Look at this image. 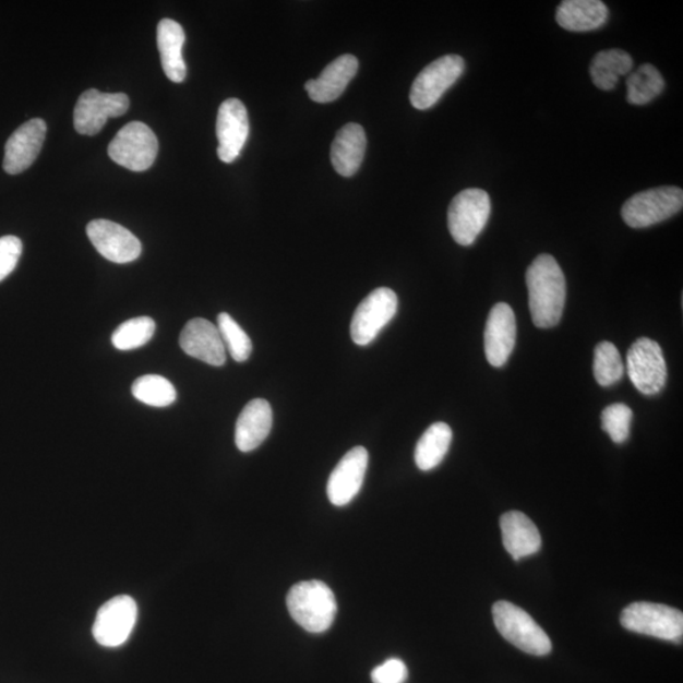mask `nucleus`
Listing matches in <instances>:
<instances>
[{"label": "nucleus", "mask_w": 683, "mask_h": 683, "mask_svg": "<svg viewBox=\"0 0 683 683\" xmlns=\"http://www.w3.org/2000/svg\"><path fill=\"white\" fill-rule=\"evenodd\" d=\"M531 320L536 327L553 328L561 321L566 304V279L558 260L538 256L527 269Z\"/></svg>", "instance_id": "nucleus-1"}, {"label": "nucleus", "mask_w": 683, "mask_h": 683, "mask_svg": "<svg viewBox=\"0 0 683 683\" xmlns=\"http://www.w3.org/2000/svg\"><path fill=\"white\" fill-rule=\"evenodd\" d=\"M286 606L293 621L314 634L328 631L337 615L335 594L317 579L293 585L286 597Z\"/></svg>", "instance_id": "nucleus-2"}, {"label": "nucleus", "mask_w": 683, "mask_h": 683, "mask_svg": "<svg viewBox=\"0 0 683 683\" xmlns=\"http://www.w3.org/2000/svg\"><path fill=\"white\" fill-rule=\"evenodd\" d=\"M496 630L516 648L531 656L551 654L552 642L527 611L510 601H498L492 607Z\"/></svg>", "instance_id": "nucleus-3"}, {"label": "nucleus", "mask_w": 683, "mask_h": 683, "mask_svg": "<svg viewBox=\"0 0 683 683\" xmlns=\"http://www.w3.org/2000/svg\"><path fill=\"white\" fill-rule=\"evenodd\" d=\"M621 623L626 631L674 643L682 642V611L662 606V603H631L623 610Z\"/></svg>", "instance_id": "nucleus-4"}, {"label": "nucleus", "mask_w": 683, "mask_h": 683, "mask_svg": "<svg viewBox=\"0 0 683 683\" xmlns=\"http://www.w3.org/2000/svg\"><path fill=\"white\" fill-rule=\"evenodd\" d=\"M682 205V189L678 187L654 188L627 200L622 208V217L632 228H648L680 213Z\"/></svg>", "instance_id": "nucleus-5"}, {"label": "nucleus", "mask_w": 683, "mask_h": 683, "mask_svg": "<svg viewBox=\"0 0 683 683\" xmlns=\"http://www.w3.org/2000/svg\"><path fill=\"white\" fill-rule=\"evenodd\" d=\"M491 213L490 196L481 189H466L448 208V229L460 245H471L487 227Z\"/></svg>", "instance_id": "nucleus-6"}, {"label": "nucleus", "mask_w": 683, "mask_h": 683, "mask_svg": "<svg viewBox=\"0 0 683 683\" xmlns=\"http://www.w3.org/2000/svg\"><path fill=\"white\" fill-rule=\"evenodd\" d=\"M109 157L131 171H146L154 165L158 154L156 134L142 122H131L117 133L109 143Z\"/></svg>", "instance_id": "nucleus-7"}, {"label": "nucleus", "mask_w": 683, "mask_h": 683, "mask_svg": "<svg viewBox=\"0 0 683 683\" xmlns=\"http://www.w3.org/2000/svg\"><path fill=\"white\" fill-rule=\"evenodd\" d=\"M465 71V61L458 55H446L429 63L410 91L411 106L419 110L432 108Z\"/></svg>", "instance_id": "nucleus-8"}, {"label": "nucleus", "mask_w": 683, "mask_h": 683, "mask_svg": "<svg viewBox=\"0 0 683 683\" xmlns=\"http://www.w3.org/2000/svg\"><path fill=\"white\" fill-rule=\"evenodd\" d=\"M627 375L643 395L662 392L667 381V364L661 346L656 340L639 338L626 355Z\"/></svg>", "instance_id": "nucleus-9"}, {"label": "nucleus", "mask_w": 683, "mask_h": 683, "mask_svg": "<svg viewBox=\"0 0 683 683\" xmlns=\"http://www.w3.org/2000/svg\"><path fill=\"white\" fill-rule=\"evenodd\" d=\"M398 312V296L388 288L373 290L357 307L351 322V337L356 345L368 346L393 321Z\"/></svg>", "instance_id": "nucleus-10"}, {"label": "nucleus", "mask_w": 683, "mask_h": 683, "mask_svg": "<svg viewBox=\"0 0 683 683\" xmlns=\"http://www.w3.org/2000/svg\"><path fill=\"white\" fill-rule=\"evenodd\" d=\"M139 608L127 595L116 597L103 606L95 618L93 637L103 647L116 648L124 645L136 625Z\"/></svg>", "instance_id": "nucleus-11"}, {"label": "nucleus", "mask_w": 683, "mask_h": 683, "mask_svg": "<svg viewBox=\"0 0 683 683\" xmlns=\"http://www.w3.org/2000/svg\"><path fill=\"white\" fill-rule=\"evenodd\" d=\"M130 99L123 93L109 94L97 89L86 91L79 98L74 110V127L84 136H95L108 118H117L127 113Z\"/></svg>", "instance_id": "nucleus-12"}, {"label": "nucleus", "mask_w": 683, "mask_h": 683, "mask_svg": "<svg viewBox=\"0 0 683 683\" xmlns=\"http://www.w3.org/2000/svg\"><path fill=\"white\" fill-rule=\"evenodd\" d=\"M86 235L95 250L116 264H129L141 256L142 245L139 238L115 221L93 220L86 227Z\"/></svg>", "instance_id": "nucleus-13"}, {"label": "nucleus", "mask_w": 683, "mask_h": 683, "mask_svg": "<svg viewBox=\"0 0 683 683\" xmlns=\"http://www.w3.org/2000/svg\"><path fill=\"white\" fill-rule=\"evenodd\" d=\"M250 121L248 109L240 99L230 98L221 103L217 117L218 157L232 164L241 155L249 140Z\"/></svg>", "instance_id": "nucleus-14"}, {"label": "nucleus", "mask_w": 683, "mask_h": 683, "mask_svg": "<svg viewBox=\"0 0 683 683\" xmlns=\"http://www.w3.org/2000/svg\"><path fill=\"white\" fill-rule=\"evenodd\" d=\"M369 466V452L364 447L348 451L332 471L327 484L329 502L345 506L352 502L362 489Z\"/></svg>", "instance_id": "nucleus-15"}, {"label": "nucleus", "mask_w": 683, "mask_h": 683, "mask_svg": "<svg viewBox=\"0 0 683 683\" xmlns=\"http://www.w3.org/2000/svg\"><path fill=\"white\" fill-rule=\"evenodd\" d=\"M179 344L187 355L212 367L219 368L226 363L227 349L218 327L203 317H194L185 324Z\"/></svg>", "instance_id": "nucleus-16"}, {"label": "nucleus", "mask_w": 683, "mask_h": 683, "mask_svg": "<svg viewBox=\"0 0 683 683\" xmlns=\"http://www.w3.org/2000/svg\"><path fill=\"white\" fill-rule=\"evenodd\" d=\"M47 125L44 119H31L22 124L5 143L3 169L7 173L19 175L36 161L46 139Z\"/></svg>", "instance_id": "nucleus-17"}, {"label": "nucleus", "mask_w": 683, "mask_h": 683, "mask_svg": "<svg viewBox=\"0 0 683 683\" xmlns=\"http://www.w3.org/2000/svg\"><path fill=\"white\" fill-rule=\"evenodd\" d=\"M484 355L491 367L502 368L510 360L516 340V321L510 304L491 309L484 327Z\"/></svg>", "instance_id": "nucleus-18"}, {"label": "nucleus", "mask_w": 683, "mask_h": 683, "mask_svg": "<svg viewBox=\"0 0 683 683\" xmlns=\"http://www.w3.org/2000/svg\"><path fill=\"white\" fill-rule=\"evenodd\" d=\"M359 71V60L354 55H342L322 71L320 77L309 81L305 91L315 103L335 101L346 91Z\"/></svg>", "instance_id": "nucleus-19"}, {"label": "nucleus", "mask_w": 683, "mask_h": 683, "mask_svg": "<svg viewBox=\"0 0 683 683\" xmlns=\"http://www.w3.org/2000/svg\"><path fill=\"white\" fill-rule=\"evenodd\" d=\"M273 429L272 405L265 399L251 400L237 419L236 446L244 454L265 442Z\"/></svg>", "instance_id": "nucleus-20"}, {"label": "nucleus", "mask_w": 683, "mask_h": 683, "mask_svg": "<svg viewBox=\"0 0 683 683\" xmlns=\"http://www.w3.org/2000/svg\"><path fill=\"white\" fill-rule=\"evenodd\" d=\"M368 140L362 127L348 123L337 132L332 143L331 161L340 177L351 178L359 171Z\"/></svg>", "instance_id": "nucleus-21"}, {"label": "nucleus", "mask_w": 683, "mask_h": 683, "mask_svg": "<svg viewBox=\"0 0 683 683\" xmlns=\"http://www.w3.org/2000/svg\"><path fill=\"white\" fill-rule=\"evenodd\" d=\"M500 528L505 550L513 555L514 561L528 558L541 550V534L526 514L520 512L504 514L500 518Z\"/></svg>", "instance_id": "nucleus-22"}, {"label": "nucleus", "mask_w": 683, "mask_h": 683, "mask_svg": "<svg viewBox=\"0 0 683 683\" xmlns=\"http://www.w3.org/2000/svg\"><path fill=\"white\" fill-rule=\"evenodd\" d=\"M185 32L178 22L165 19L157 26V46L161 55L164 73L173 83H182L187 77V65L182 59Z\"/></svg>", "instance_id": "nucleus-23"}, {"label": "nucleus", "mask_w": 683, "mask_h": 683, "mask_svg": "<svg viewBox=\"0 0 683 683\" xmlns=\"http://www.w3.org/2000/svg\"><path fill=\"white\" fill-rule=\"evenodd\" d=\"M609 10L600 0H565L558 8L555 21L571 32L594 31L606 25Z\"/></svg>", "instance_id": "nucleus-24"}, {"label": "nucleus", "mask_w": 683, "mask_h": 683, "mask_svg": "<svg viewBox=\"0 0 683 683\" xmlns=\"http://www.w3.org/2000/svg\"><path fill=\"white\" fill-rule=\"evenodd\" d=\"M452 429L446 423H434L420 436L416 447V464L419 470L431 471L439 466L451 446Z\"/></svg>", "instance_id": "nucleus-25"}, {"label": "nucleus", "mask_w": 683, "mask_h": 683, "mask_svg": "<svg viewBox=\"0 0 683 683\" xmlns=\"http://www.w3.org/2000/svg\"><path fill=\"white\" fill-rule=\"evenodd\" d=\"M633 69L630 53L611 49L601 51L594 58L590 67L592 83L601 91H613L619 77L627 75Z\"/></svg>", "instance_id": "nucleus-26"}, {"label": "nucleus", "mask_w": 683, "mask_h": 683, "mask_svg": "<svg viewBox=\"0 0 683 683\" xmlns=\"http://www.w3.org/2000/svg\"><path fill=\"white\" fill-rule=\"evenodd\" d=\"M664 79L650 63H643L626 79V100L633 106H646L664 89Z\"/></svg>", "instance_id": "nucleus-27"}, {"label": "nucleus", "mask_w": 683, "mask_h": 683, "mask_svg": "<svg viewBox=\"0 0 683 683\" xmlns=\"http://www.w3.org/2000/svg\"><path fill=\"white\" fill-rule=\"evenodd\" d=\"M134 398L149 407L166 408L178 398L177 388L160 375L139 378L132 385Z\"/></svg>", "instance_id": "nucleus-28"}, {"label": "nucleus", "mask_w": 683, "mask_h": 683, "mask_svg": "<svg viewBox=\"0 0 683 683\" xmlns=\"http://www.w3.org/2000/svg\"><path fill=\"white\" fill-rule=\"evenodd\" d=\"M155 332L156 323L153 317H133L115 331L112 344L119 351H132V349L147 345Z\"/></svg>", "instance_id": "nucleus-29"}, {"label": "nucleus", "mask_w": 683, "mask_h": 683, "mask_svg": "<svg viewBox=\"0 0 683 683\" xmlns=\"http://www.w3.org/2000/svg\"><path fill=\"white\" fill-rule=\"evenodd\" d=\"M624 363L615 345L611 342H601L595 348L594 376L601 386H611L622 380Z\"/></svg>", "instance_id": "nucleus-30"}, {"label": "nucleus", "mask_w": 683, "mask_h": 683, "mask_svg": "<svg viewBox=\"0 0 683 683\" xmlns=\"http://www.w3.org/2000/svg\"><path fill=\"white\" fill-rule=\"evenodd\" d=\"M218 331L227 351L236 362L248 361L252 354V340L241 325L228 313L218 315Z\"/></svg>", "instance_id": "nucleus-31"}, {"label": "nucleus", "mask_w": 683, "mask_h": 683, "mask_svg": "<svg viewBox=\"0 0 683 683\" xmlns=\"http://www.w3.org/2000/svg\"><path fill=\"white\" fill-rule=\"evenodd\" d=\"M633 411L625 404L609 405L602 410L601 427L616 444L630 439Z\"/></svg>", "instance_id": "nucleus-32"}, {"label": "nucleus", "mask_w": 683, "mask_h": 683, "mask_svg": "<svg viewBox=\"0 0 683 683\" xmlns=\"http://www.w3.org/2000/svg\"><path fill=\"white\" fill-rule=\"evenodd\" d=\"M23 244L19 237L0 238V283L10 276L22 255Z\"/></svg>", "instance_id": "nucleus-33"}, {"label": "nucleus", "mask_w": 683, "mask_h": 683, "mask_svg": "<svg viewBox=\"0 0 683 683\" xmlns=\"http://www.w3.org/2000/svg\"><path fill=\"white\" fill-rule=\"evenodd\" d=\"M408 679V669L402 659L392 658L371 672L373 683H404Z\"/></svg>", "instance_id": "nucleus-34"}]
</instances>
